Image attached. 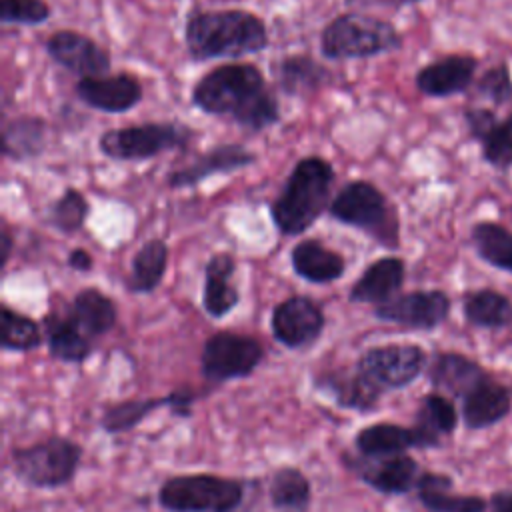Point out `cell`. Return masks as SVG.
Listing matches in <instances>:
<instances>
[{"label": "cell", "mask_w": 512, "mask_h": 512, "mask_svg": "<svg viewBox=\"0 0 512 512\" xmlns=\"http://www.w3.org/2000/svg\"><path fill=\"white\" fill-rule=\"evenodd\" d=\"M174 404V390L164 396H150V398H126L118 402H110L104 406L98 426L110 434H126L140 426L154 410L158 408H172Z\"/></svg>", "instance_id": "cell-28"}, {"label": "cell", "mask_w": 512, "mask_h": 512, "mask_svg": "<svg viewBox=\"0 0 512 512\" xmlns=\"http://www.w3.org/2000/svg\"><path fill=\"white\" fill-rule=\"evenodd\" d=\"M398 4H414V2H420V0H396Z\"/></svg>", "instance_id": "cell-46"}, {"label": "cell", "mask_w": 512, "mask_h": 512, "mask_svg": "<svg viewBox=\"0 0 512 512\" xmlns=\"http://www.w3.org/2000/svg\"><path fill=\"white\" fill-rule=\"evenodd\" d=\"M400 46L402 34L392 22L364 12H344L320 32V52L330 60L370 58Z\"/></svg>", "instance_id": "cell-4"}, {"label": "cell", "mask_w": 512, "mask_h": 512, "mask_svg": "<svg viewBox=\"0 0 512 512\" xmlns=\"http://www.w3.org/2000/svg\"><path fill=\"white\" fill-rule=\"evenodd\" d=\"M332 80V74L310 54H290L278 64V84L290 96H306Z\"/></svg>", "instance_id": "cell-31"}, {"label": "cell", "mask_w": 512, "mask_h": 512, "mask_svg": "<svg viewBox=\"0 0 512 512\" xmlns=\"http://www.w3.org/2000/svg\"><path fill=\"white\" fill-rule=\"evenodd\" d=\"M476 254L490 266L512 274V230L498 222H476L470 230Z\"/></svg>", "instance_id": "cell-34"}, {"label": "cell", "mask_w": 512, "mask_h": 512, "mask_svg": "<svg viewBox=\"0 0 512 512\" xmlns=\"http://www.w3.org/2000/svg\"><path fill=\"white\" fill-rule=\"evenodd\" d=\"M464 120H466L470 136L476 142H480V138L498 122V116L486 106H472V108L464 110Z\"/></svg>", "instance_id": "cell-41"}, {"label": "cell", "mask_w": 512, "mask_h": 512, "mask_svg": "<svg viewBox=\"0 0 512 512\" xmlns=\"http://www.w3.org/2000/svg\"><path fill=\"white\" fill-rule=\"evenodd\" d=\"M196 398H198V394L192 388H176L174 390V404L168 412L176 418H190Z\"/></svg>", "instance_id": "cell-42"}, {"label": "cell", "mask_w": 512, "mask_h": 512, "mask_svg": "<svg viewBox=\"0 0 512 512\" xmlns=\"http://www.w3.org/2000/svg\"><path fill=\"white\" fill-rule=\"evenodd\" d=\"M66 264L76 272H90L92 266H94V260H92V254L88 250L74 248V250H70V254L66 258Z\"/></svg>", "instance_id": "cell-43"}, {"label": "cell", "mask_w": 512, "mask_h": 512, "mask_svg": "<svg viewBox=\"0 0 512 512\" xmlns=\"http://www.w3.org/2000/svg\"><path fill=\"white\" fill-rule=\"evenodd\" d=\"M184 42L192 60L240 58L268 46L266 22L242 8L198 10L184 24Z\"/></svg>", "instance_id": "cell-2"}, {"label": "cell", "mask_w": 512, "mask_h": 512, "mask_svg": "<svg viewBox=\"0 0 512 512\" xmlns=\"http://www.w3.org/2000/svg\"><path fill=\"white\" fill-rule=\"evenodd\" d=\"M346 466L374 492L382 496H402L416 490L420 466L410 454H396L384 458L356 456L346 460Z\"/></svg>", "instance_id": "cell-13"}, {"label": "cell", "mask_w": 512, "mask_h": 512, "mask_svg": "<svg viewBox=\"0 0 512 512\" xmlns=\"http://www.w3.org/2000/svg\"><path fill=\"white\" fill-rule=\"evenodd\" d=\"M290 262L296 276L312 284H330L346 270L344 256L316 238L300 240L290 252Z\"/></svg>", "instance_id": "cell-21"}, {"label": "cell", "mask_w": 512, "mask_h": 512, "mask_svg": "<svg viewBox=\"0 0 512 512\" xmlns=\"http://www.w3.org/2000/svg\"><path fill=\"white\" fill-rule=\"evenodd\" d=\"M458 424L456 406L450 398L440 392H430L422 396L416 420L412 424L416 436V448H434L440 438L452 434Z\"/></svg>", "instance_id": "cell-24"}, {"label": "cell", "mask_w": 512, "mask_h": 512, "mask_svg": "<svg viewBox=\"0 0 512 512\" xmlns=\"http://www.w3.org/2000/svg\"><path fill=\"white\" fill-rule=\"evenodd\" d=\"M428 378L436 388L452 396L464 398L488 376L480 368V364H476L468 356L458 352H440L428 366Z\"/></svg>", "instance_id": "cell-23"}, {"label": "cell", "mask_w": 512, "mask_h": 512, "mask_svg": "<svg viewBox=\"0 0 512 512\" xmlns=\"http://www.w3.org/2000/svg\"><path fill=\"white\" fill-rule=\"evenodd\" d=\"M44 336L48 344V354L54 360L66 362V364H84L92 352L94 344L92 338H88L80 326L74 322L70 312L58 314L50 312L42 320Z\"/></svg>", "instance_id": "cell-22"}, {"label": "cell", "mask_w": 512, "mask_h": 512, "mask_svg": "<svg viewBox=\"0 0 512 512\" xmlns=\"http://www.w3.org/2000/svg\"><path fill=\"white\" fill-rule=\"evenodd\" d=\"M416 496L430 512H484L486 500L470 494H454L452 478L438 472H422L416 482Z\"/></svg>", "instance_id": "cell-26"}, {"label": "cell", "mask_w": 512, "mask_h": 512, "mask_svg": "<svg viewBox=\"0 0 512 512\" xmlns=\"http://www.w3.org/2000/svg\"><path fill=\"white\" fill-rule=\"evenodd\" d=\"M68 312L88 338H100L108 334L118 320L116 302L94 286L78 290L70 302Z\"/></svg>", "instance_id": "cell-25"}, {"label": "cell", "mask_w": 512, "mask_h": 512, "mask_svg": "<svg viewBox=\"0 0 512 512\" xmlns=\"http://www.w3.org/2000/svg\"><path fill=\"white\" fill-rule=\"evenodd\" d=\"M90 204L76 188H66L50 206V224L62 234H76L88 218Z\"/></svg>", "instance_id": "cell-37"}, {"label": "cell", "mask_w": 512, "mask_h": 512, "mask_svg": "<svg viewBox=\"0 0 512 512\" xmlns=\"http://www.w3.org/2000/svg\"><path fill=\"white\" fill-rule=\"evenodd\" d=\"M510 410V394L504 386L490 382L488 378L478 384L468 396L462 398L464 424L472 430H480L502 420Z\"/></svg>", "instance_id": "cell-29"}, {"label": "cell", "mask_w": 512, "mask_h": 512, "mask_svg": "<svg viewBox=\"0 0 512 512\" xmlns=\"http://www.w3.org/2000/svg\"><path fill=\"white\" fill-rule=\"evenodd\" d=\"M0 322V348L4 352H32L42 346V326L34 318L4 304Z\"/></svg>", "instance_id": "cell-36"}, {"label": "cell", "mask_w": 512, "mask_h": 512, "mask_svg": "<svg viewBox=\"0 0 512 512\" xmlns=\"http://www.w3.org/2000/svg\"><path fill=\"white\" fill-rule=\"evenodd\" d=\"M314 390L326 394L332 398L340 408L356 410L362 414L374 412L380 404L382 392L374 388L364 376H360L356 370L352 372H322L314 376Z\"/></svg>", "instance_id": "cell-20"}, {"label": "cell", "mask_w": 512, "mask_h": 512, "mask_svg": "<svg viewBox=\"0 0 512 512\" xmlns=\"http://www.w3.org/2000/svg\"><path fill=\"white\" fill-rule=\"evenodd\" d=\"M334 168L322 156L300 158L288 174L280 194L270 204V218L280 234L306 232L330 206Z\"/></svg>", "instance_id": "cell-3"}, {"label": "cell", "mask_w": 512, "mask_h": 512, "mask_svg": "<svg viewBox=\"0 0 512 512\" xmlns=\"http://www.w3.org/2000/svg\"><path fill=\"white\" fill-rule=\"evenodd\" d=\"M44 48L56 64L80 78L102 76L110 70V54L94 38L78 30L52 32Z\"/></svg>", "instance_id": "cell-14"}, {"label": "cell", "mask_w": 512, "mask_h": 512, "mask_svg": "<svg viewBox=\"0 0 512 512\" xmlns=\"http://www.w3.org/2000/svg\"><path fill=\"white\" fill-rule=\"evenodd\" d=\"M74 92L86 106L110 114L132 110L144 94L140 80L128 72L80 78Z\"/></svg>", "instance_id": "cell-15"}, {"label": "cell", "mask_w": 512, "mask_h": 512, "mask_svg": "<svg viewBox=\"0 0 512 512\" xmlns=\"http://www.w3.org/2000/svg\"><path fill=\"white\" fill-rule=\"evenodd\" d=\"M48 124L40 116H18L2 128V154L10 160H30L46 148Z\"/></svg>", "instance_id": "cell-30"}, {"label": "cell", "mask_w": 512, "mask_h": 512, "mask_svg": "<svg viewBox=\"0 0 512 512\" xmlns=\"http://www.w3.org/2000/svg\"><path fill=\"white\" fill-rule=\"evenodd\" d=\"M264 360V346L250 334L218 330L208 336L200 352V372L206 382L218 386L252 376Z\"/></svg>", "instance_id": "cell-9"}, {"label": "cell", "mask_w": 512, "mask_h": 512, "mask_svg": "<svg viewBox=\"0 0 512 512\" xmlns=\"http://www.w3.org/2000/svg\"><path fill=\"white\" fill-rule=\"evenodd\" d=\"M482 146V158L498 168L508 170L512 166V112L498 120L478 142Z\"/></svg>", "instance_id": "cell-38"}, {"label": "cell", "mask_w": 512, "mask_h": 512, "mask_svg": "<svg viewBox=\"0 0 512 512\" xmlns=\"http://www.w3.org/2000/svg\"><path fill=\"white\" fill-rule=\"evenodd\" d=\"M328 214L340 224L362 230L390 250L400 244L396 210L386 194L368 180L346 182L330 200Z\"/></svg>", "instance_id": "cell-5"}, {"label": "cell", "mask_w": 512, "mask_h": 512, "mask_svg": "<svg viewBox=\"0 0 512 512\" xmlns=\"http://www.w3.org/2000/svg\"><path fill=\"white\" fill-rule=\"evenodd\" d=\"M464 318L480 328H504L512 322V302L508 296L482 288L468 292L462 302Z\"/></svg>", "instance_id": "cell-35"}, {"label": "cell", "mask_w": 512, "mask_h": 512, "mask_svg": "<svg viewBox=\"0 0 512 512\" xmlns=\"http://www.w3.org/2000/svg\"><path fill=\"white\" fill-rule=\"evenodd\" d=\"M234 272L236 260L230 252L212 254L204 266L202 308L214 320L228 316L240 302V292L232 282Z\"/></svg>", "instance_id": "cell-19"}, {"label": "cell", "mask_w": 512, "mask_h": 512, "mask_svg": "<svg viewBox=\"0 0 512 512\" xmlns=\"http://www.w3.org/2000/svg\"><path fill=\"white\" fill-rule=\"evenodd\" d=\"M194 108L210 116H230L238 126L260 132L280 120V106L258 66L222 64L206 72L192 88Z\"/></svg>", "instance_id": "cell-1"}, {"label": "cell", "mask_w": 512, "mask_h": 512, "mask_svg": "<svg viewBox=\"0 0 512 512\" xmlns=\"http://www.w3.org/2000/svg\"><path fill=\"white\" fill-rule=\"evenodd\" d=\"M168 268V246L162 238L146 240L134 254L126 288L134 294L154 292Z\"/></svg>", "instance_id": "cell-33"}, {"label": "cell", "mask_w": 512, "mask_h": 512, "mask_svg": "<svg viewBox=\"0 0 512 512\" xmlns=\"http://www.w3.org/2000/svg\"><path fill=\"white\" fill-rule=\"evenodd\" d=\"M256 156L242 144H216L198 154L190 164L168 174L170 188H194L214 174H228L254 164Z\"/></svg>", "instance_id": "cell-16"}, {"label": "cell", "mask_w": 512, "mask_h": 512, "mask_svg": "<svg viewBox=\"0 0 512 512\" xmlns=\"http://www.w3.org/2000/svg\"><path fill=\"white\" fill-rule=\"evenodd\" d=\"M354 448L366 458H384L406 454L416 448V436L412 426H400L394 422H374L362 426L354 436Z\"/></svg>", "instance_id": "cell-27"}, {"label": "cell", "mask_w": 512, "mask_h": 512, "mask_svg": "<svg viewBox=\"0 0 512 512\" xmlns=\"http://www.w3.org/2000/svg\"><path fill=\"white\" fill-rule=\"evenodd\" d=\"M492 512H512V492H496L490 498Z\"/></svg>", "instance_id": "cell-44"}, {"label": "cell", "mask_w": 512, "mask_h": 512, "mask_svg": "<svg viewBox=\"0 0 512 512\" xmlns=\"http://www.w3.org/2000/svg\"><path fill=\"white\" fill-rule=\"evenodd\" d=\"M478 62L468 54H448L416 72V88L432 98H446L466 92L474 82Z\"/></svg>", "instance_id": "cell-17"}, {"label": "cell", "mask_w": 512, "mask_h": 512, "mask_svg": "<svg viewBox=\"0 0 512 512\" xmlns=\"http://www.w3.org/2000/svg\"><path fill=\"white\" fill-rule=\"evenodd\" d=\"M268 500L276 512H308L312 506V484L296 466H280L272 472Z\"/></svg>", "instance_id": "cell-32"}, {"label": "cell", "mask_w": 512, "mask_h": 512, "mask_svg": "<svg viewBox=\"0 0 512 512\" xmlns=\"http://www.w3.org/2000/svg\"><path fill=\"white\" fill-rule=\"evenodd\" d=\"M406 278V264L396 256H382L368 264L348 292V300L356 304L380 306L398 296Z\"/></svg>", "instance_id": "cell-18"}, {"label": "cell", "mask_w": 512, "mask_h": 512, "mask_svg": "<svg viewBox=\"0 0 512 512\" xmlns=\"http://www.w3.org/2000/svg\"><path fill=\"white\" fill-rule=\"evenodd\" d=\"M450 314V298L442 290H412L374 306V316L382 322L412 330H434Z\"/></svg>", "instance_id": "cell-12"}, {"label": "cell", "mask_w": 512, "mask_h": 512, "mask_svg": "<svg viewBox=\"0 0 512 512\" xmlns=\"http://www.w3.org/2000/svg\"><path fill=\"white\" fill-rule=\"evenodd\" d=\"M326 316L322 306L306 296L294 294L278 302L270 316V330L278 344L288 350L310 348L322 336Z\"/></svg>", "instance_id": "cell-11"}, {"label": "cell", "mask_w": 512, "mask_h": 512, "mask_svg": "<svg viewBox=\"0 0 512 512\" xmlns=\"http://www.w3.org/2000/svg\"><path fill=\"white\" fill-rule=\"evenodd\" d=\"M246 494L240 478L210 472H190L168 476L156 500L166 512H234Z\"/></svg>", "instance_id": "cell-7"}, {"label": "cell", "mask_w": 512, "mask_h": 512, "mask_svg": "<svg viewBox=\"0 0 512 512\" xmlns=\"http://www.w3.org/2000/svg\"><path fill=\"white\" fill-rule=\"evenodd\" d=\"M476 92L490 100L494 106H502L512 98V76L508 64L488 68L476 82Z\"/></svg>", "instance_id": "cell-40"}, {"label": "cell", "mask_w": 512, "mask_h": 512, "mask_svg": "<svg viewBox=\"0 0 512 512\" xmlns=\"http://www.w3.org/2000/svg\"><path fill=\"white\" fill-rule=\"evenodd\" d=\"M194 138L196 132L182 122H146L102 132L98 148L106 158L136 162L168 150H184Z\"/></svg>", "instance_id": "cell-8"}, {"label": "cell", "mask_w": 512, "mask_h": 512, "mask_svg": "<svg viewBox=\"0 0 512 512\" xmlns=\"http://www.w3.org/2000/svg\"><path fill=\"white\" fill-rule=\"evenodd\" d=\"M0 240H2V258H0V266L4 268V266L8 264V258H10V254H12V244H14L12 234H10V230H8V226H6V224L2 226Z\"/></svg>", "instance_id": "cell-45"}, {"label": "cell", "mask_w": 512, "mask_h": 512, "mask_svg": "<svg viewBox=\"0 0 512 512\" xmlns=\"http://www.w3.org/2000/svg\"><path fill=\"white\" fill-rule=\"evenodd\" d=\"M426 352L418 344H380L364 350L354 370L382 394L410 386L426 368Z\"/></svg>", "instance_id": "cell-10"}, {"label": "cell", "mask_w": 512, "mask_h": 512, "mask_svg": "<svg viewBox=\"0 0 512 512\" xmlns=\"http://www.w3.org/2000/svg\"><path fill=\"white\" fill-rule=\"evenodd\" d=\"M82 454L84 448L76 440L52 434L34 444L12 448L10 470L24 486L56 490L74 480Z\"/></svg>", "instance_id": "cell-6"}, {"label": "cell", "mask_w": 512, "mask_h": 512, "mask_svg": "<svg viewBox=\"0 0 512 512\" xmlns=\"http://www.w3.org/2000/svg\"><path fill=\"white\" fill-rule=\"evenodd\" d=\"M52 10L44 0H0L2 24L36 26L50 18Z\"/></svg>", "instance_id": "cell-39"}]
</instances>
